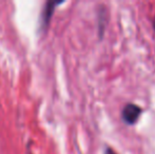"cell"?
I'll list each match as a JSON object with an SVG mask.
<instances>
[{"label": "cell", "mask_w": 155, "mask_h": 154, "mask_svg": "<svg viewBox=\"0 0 155 154\" xmlns=\"http://www.w3.org/2000/svg\"><path fill=\"white\" fill-rule=\"evenodd\" d=\"M153 27H154V29H155V18H154V21H153Z\"/></svg>", "instance_id": "cell-4"}, {"label": "cell", "mask_w": 155, "mask_h": 154, "mask_svg": "<svg viewBox=\"0 0 155 154\" xmlns=\"http://www.w3.org/2000/svg\"><path fill=\"white\" fill-rule=\"evenodd\" d=\"M63 1H47L42 8V12L40 14V27L41 29H45L50 23L51 17L53 15L55 8L58 4H61Z\"/></svg>", "instance_id": "cell-2"}, {"label": "cell", "mask_w": 155, "mask_h": 154, "mask_svg": "<svg viewBox=\"0 0 155 154\" xmlns=\"http://www.w3.org/2000/svg\"><path fill=\"white\" fill-rule=\"evenodd\" d=\"M106 154H116V153H115L113 150H111V149H108V150H107V153Z\"/></svg>", "instance_id": "cell-3"}, {"label": "cell", "mask_w": 155, "mask_h": 154, "mask_svg": "<svg viewBox=\"0 0 155 154\" xmlns=\"http://www.w3.org/2000/svg\"><path fill=\"white\" fill-rule=\"evenodd\" d=\"M141 114L140 107L134 105V103H128L124 106L121 112V117L123 120L128 125H134L137 120H138L139 116Z\"/></svg>", "instance_id": "cell-1"}]
</instances>
